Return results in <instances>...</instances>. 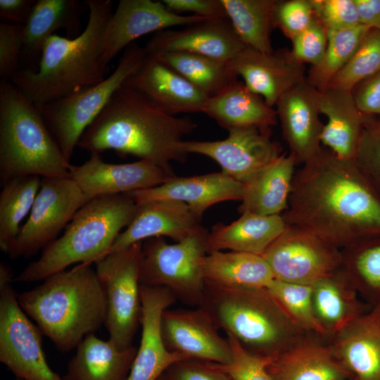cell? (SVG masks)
<instances>
[{
    "mask_svg": "<svg viewBox=\"0 0 380 380\" xmlns=\"http://www.w3.org/2000/svg\"><path fill=\"white\" fill-rule=\"evenodd\" d=\"M296 165L291 154L282 153L243 184L239 213L282 215L289 207Z\"/></svg>",
    "mask_w": 380,
    "mask_h": 380,
    "instance_id": "1f68e13d",
    "label": "cell"
},
{
    "mask_svg": "<svg viewBox=\"0 0 380 380\" xmlns=\"http://www.w3.org/2000/svg\"><path fill=\"white\" fill-rule=\"evenodd\" d=\"M123 84L142 93L174 115L203 113L208 99L182 75L147 51L140 65Z\"/></svg>",
    "mask_w": 380,
    "mask_h": 380,
    "instance_id": "7402d4cb",
    "label": "cell"
},
{
    "mask_svg": "<svg viewBox=\"0 0 380 380\" xmlns=\"http://www.w3.org/2000/svg\"><path fill=\"white\" fill-rule=\"evenodd\" d=\"M209 232L201 226L186 239L170 243L163 237L142 242L141 284L168 289L193 307L202 305L205 290L204 262Z\"/></svg>",
    "mask_w": 380,
    "mask_h": 380,
    "instance_id": "ba28073f",
    "label": "cell"
},
{
    "mask_svg": "<svg viewBox=\"0 0 380 380\" xmlns=\"http://www.w3.org/2000/svg\"><path fill=\"white\" fill-rule=\"evenodd\" d=\"M282 215L241 213L228 224H217L208 233V252L231 251L262 254L287 227Z\"/></svg>",
    "mask_w": 380,
    "mask_h": 380,
    "instance_id": "f546056e",
    "label": "cell"
},
{
    "mask_svg": "<svg viewBox=\"0 0 380 380\" xmlns=\"http://www.w3.org/2000/svg\"><path fill=\"white\" fill-rule=\"evenodd\" d=\"M358 296L341 268L312 285L315 313L329 341L372 308Z\"/></svg>",
    "mask_w": 380,
    "mask_h": 380,
    "instance_id": "f1b7e54d",
    "label": "cell"
},
{
    "mask_svg": "<svg viewBox=\"0 0 380 380\" xmlns=\"http://www.w3.org/2000/svg\"><path fill=\"white\" fill-rule=\"evenodd\" d=\"M341 268L367 303L380 305V236L342 250Z\"/></svg>",
    "mask_w": 380,
    "mask_h": 380,
    "instance_id": "8d00e7d4",
    "label": "cell"
},
{
    "mask_svg": "<svg viewBox=\"0 0 380 380\" xmlns=\"http://www.w3.org/2000/svg\"><path fill=\"white\" fill-rule=\"evenodd\" d=\"M149 53L184 51L229 63L247 48L227 18L204 20L182 29L153 34L144 47Z\"/></svg>",
    "mask_w": 380,
    "mask_h": 380,
    "instance_id": "d6986e66",
    "label": "cell"
},
{
    "mask_svg": "<svg viewBox=\"0 0 380 380\" xmlns=\"http://www.w3.org/2000/svg\"><path fill=\"white\" fill-rule=\"evenodd\" d=\"M320 114L327 118L321 144L337 157L354 160L366 115L357 108L350 91L327 88L318 91Z\"/></svg>",
    "mask_w": 380,
    "mask_h": 380,
    "instance_id": "4316f807",
    "label": "cell"
},
{
    "mask_svg": "<svg viewBox=\"0 0 380 380\" xmlns=\"http://www.w3.org/2000/svg\"><path fill=\"white\" fill-rule=\"evenodd\" d=\"M243 185L222 172L191 177H173L157 186L129 194L137 204L158 200H170L186 204L203 216L210 207L224 201H239Z\"/></svg>",
    "mask_w": 380,
    "mask_h": 380,
    "instance_id": "cb8c5ba5",
    "label": "cell"
},
{
    "mask_svg": "<svg viewBox=\"0 0 380 380\" xmlns=\"http://www.w3.org/2000/svg\"><path fill=\"white\" fill-rule=\"evenodd\" d=\"M275 279L305 285L338 270L342 250L305 229L288 224L262 255Z\"/></svg>",
    "mask_w": 380,
    "mask_h": 380,
    "instance_id": "4fadbf2b",
    "label": "cell"
},
{
    "mask_svg": "<svg viewBox=\"0 0 380 380\" xmlns=\"http://www.w3.org/2000/svg\"><path fill=\"white\" fill-rule=\"evenodd\" d=\"M380 71V30L370 28L360 46L330 82L329 87L350 91Z\"/></svg>",
    "mask_w": 380,
    "mask_h": 380,
    "instance_id": "60d3db41",
    "label": "cell"
},
{
    "mask_svg": "<svg viewBox=\"0 0 380 380\" xmlns=\"http://www.w3.org/2000/svg\"><path fill=\"white\" fill-rule=\"evenodd\" d=\"M163 377L164 380H232L220 365L196 360L177 362Z\"/></svg>",
    "mask_w": 380,
    "mask_h": 380,
    "instance_id": "c3c4849f",
    "label": "cell"
},
{
    "mask_svg": "<svg viewBox=\"0 0 380 380\" xmlns=\"http://www.w3.org/2000/svg\"><path fill=\"white\" fill-rule=\"evenodd\" d=\"M84 5L77 0L36 1L24 25L23 49L32 56L41 55L46 40L61 29L68 38L77 37Z\"/></svg>",
    "mask_w": 380,
    "mask_h": 380,
    "instance_id": "836d02e7",
    "label": "cell"
},
{
    "mask_svg": "<svg viewBox=\"0 0 380 380\" xmlns=\"http://www.w3.org/2000/svg\"><path fill=\"white\" fill-rule=\"evenodd\" d=\"M291 52L296 60L302 64L317 65L322 59L327 46L325 29L315 18L309 27L292 40Z\"/></svg>",
    "mask_w": 380,
    "mask_h": 380,
    "instance_id": "bcb514c9",
    "label": "cell"
},
{
    "mask_svg": "<svg viewBox=\"0 0 380 380\" xmlns=\"http://www.w3.org/2000/svg\"><path fill=\"white\" fill-rule=\"evenodd\" d=\"M315 18L312 0L275 1L273 27H278L290 40L307 29Z\"/></svg>",
    "mask_w": 380,
    "mask_h": 380,
    "instance_id": "7bdbcfd3",
    "label": "cell"
},
{
    "mask_svg": "<svg viewBox=\"0 0 380 380\" xmlns=\"http://www.w3.org/2000/svg\"><path fill=\"white\" fill-rule=\"evenodd\" d=\"M329 343L351 380H380V305L372 306Z\"/></svg>",
    "mask_w": 380,
    "mask_h": 380,
    "instance_id": "d4e9b609",
    "label": "cell"
},
{
    "mask_svg": "<svg viewBox=\"0 0 380 380\" xmlns=\"http://www.w3.org/2000/svg\"><path fill=\"white\" fill-rule=\"evenodd\" d=\"M63 380H65L64 378H63Z\"/></svg>",
    "mask_w": 380,
    "mask_h": 380,
    "instance_id": "680465c9",
    "label": "cell"
},
{
    "mask_svg": "<svg viewBox=\"0 0 380 380\" xmlns=\"http://www.w3.org/2000/svg\"><path fill=\"white\" fill-rule=\"evenodd\" d=\"M291 322L304 334L329 338L314 310L312 285L274 279L267 288Z\"/></svg>",
    "mask_w": 380,
    "mask_h": 380,
    "instance_id": "ab89813d",
    "label": "cell"
},
{
    "mask_svg": "<svg viewBox=\"0 0 380 380\" xmlns=\"http://www.w3.org/2000/svg\"><path fill=\"white\" fill-rule=\"evenodd\" d=\"M63 154L39 108L11 80L0 82V180L70 177Z\"/></svg>",
    "mask_w": 380,
    "mask_h": 380,
    "instance_id": "52a82bcc",
    "label": "cell"
},
{
    "mask_svg": "<svg viewBox=\"0 0 380 380\" xmlns=\"http://www.w3.org/2000/svg\"><path fill=\"white\" fill-rule=\"evenodd\" d=\"M203 113L227 131L249 127L271 128L278 119L273 107L238 80L208 97Z\"/></svg>",
    "mask_w": 380,
    "mask_h": 380,
    "instance_id": "83f0119b",
    "label": "cell"
},
{
    "mask_svg": "<svg viewBox=\"0 0 380 380\" xmlns=\"http://www.w3.org/2000/svg\"><path fill=\"white\" fill-rule=\"evenodd\" d=\"M135 346L120 349L110 340L94 334L87 336L70 360L65 380H127L135 355Z\"/></svg>",
    "mask_w": 380,
    "mask_h": 380,
    "instance_id": "4dcf8cb0",
    "label": "cell"
},
{
    "mask_svg": "<svg viewBox=\"0 0 380 380\" xmlns=\"http://www.w3.org/2000/svg\"><path fill=\"white\" fill-rule=\"evenodd\" d=\"M175 176L174 172L147 160L108 163L96 153H91L82 165H72L70 169V177L89 199L153 188Z\"/></svg>",
    "mask_w": 380,
    "mask_h": 380,
    "instance_id": "e0dca14e",
    "label": "cell"
},
{
    "mask_svg": "<svg viewBox=\"0 0 380 380\" xmlns=\"http://www.w3.org/2000/svg\"><path fill=\"white\" fill-rule=\"evenodd\" d=\"M152 55L182 75L208 97L217 94L238 77L227 63L203 55L184 51L163 52Z\"/></svg>",
    "mask_w": 380,
    "mask_h": 380,
    "instance_id": "d590c367",
    "label": "cell"
},
{
    "mask_svg": "<svg viewBox=\"0 0 380 380\" xmlns=\"http://www.w3.org/2000/svg\"><path fill=\"white\" fill-rule=\"evenodd\" d=\"M13 273L0 270V361L18 379L63 380L46 362L43 334L20 307L11 286Z\"/></svg>",
    "mask_w": 380,
    "mask_h": 380,
    "instance_id": "8fae6325",
    "label": "cell"
},
{
    "mask_svg": "<svg viewBox=\"0 0 380 380\" xmlns=\"http://www.w3.org/2000/svg\"><path fill=\"white\" fill-rule=\"evenodd\" d=\"M354 161L380 192V120L377 116L366 115Z\"/></svg>",
    "mask_w": 380,
    "mask_h": 380,
    "instance_id": "b9f144b4",
    "label": "cell"
},
{
    "mask_svg": "<svg viewBox=\"0 0 380 380\" xmlns=\"http://www.w3.org/2000/svg\"><path fill=\"white\" fill-rule=\"evenodd\" d=\"M204 277L207 284L232 289H267L275 279L262 255L231 251L208 252Z\"/></svg>",
    "mask_w": 380,
    "mask_h": 380,
    "instance_id": "d6a6232c",
    "label": "cell"
},
{
    "mask_svg": "<svg viewBox=\"0 0 380 380\" xmlns=\"http://www.w3.org/2000/svg\"><path fill=\"white\" fill-rule=\"evenodd\" d=\"M371 27L361 24L346 30L328 32L327 46L322 61L310 67L306 80L319 91L326 89L353 57Z\"/></svg>",
    "mask_w": 380,
    "mask_h": 380,
    "instance_id": "f35d334b",
    "label": "cell"
},
{
    "mask_svg": "<svg viewBox=\"0 0 380 380\" xmlns=\"http://www.w3.org/2000/svg\"><path fill=\"white\" fill-rule=\"evenodd\" d=\"M23 25L0 24V77L11 80L18 69L20 53L24 47Z\"/></svg>",
    "mask_w": 380,
    "mask_h": 380,
    "instance_id": "7dc6e473",
    "label": "cell"
},
{
    "mask_svg": "<svg viewBox=\"0 0 380 380\" xmlns=\"http://www.w3.org/2000/svg\"><path fill=\"white\" fill-rule=\"evenodd\" d=\"M318 90L307 80L287 91L277 101L282 135L297 164H304L322 149L324 124L319 119Z\"/></svg>",
    "mask_w": 380,
    "mask_h": 380,
    "instance_id": "ffe728a7",
    "label": "cell"
},
{
    "mask_svg": "<svg viewBox=\"0 0 380 380\" xmlns=\"http://www.w3.org/2000/svg\"><path fill=\"white\" fill-rule=\"evenodd\" d=\"M142 242L109 253L95 262L106 303L110 340L120 349L132 346L141 319L139 269Z\"/></svg>",
    "mask_w": 380,
    "mask_h": 380,
    "instance_id": "30bf717a",
    "label": "cell"
},
{
    "mask_svg": "<svg viewBox=\"0 0 380 380\" xmlns=\"http://www.w3.org/2000/svg\"><path fill=\"white\" fill-rule=\"evenodd\" d=\"M267 369L272 380H351L330 343L307 335L270 360Z\"/></svg>",
    "mask_w": 380,
    "mask_h": 380,
    "instance_id": "484cf974",
    "label": "cell"
},
{
    "mask_svg": "<svg viewBox=\"0 0 380 380\" xmlns=\"http://www.w3.org/2000/svg\"><path fill=\"white\" fill-rule=\"evenodd\" d=\"M162 2L168 10L177 14L189 12L207 20L228 19L221 0H163Z\"/></svg>",
    "mask_w": 380,
    "mask_h": 380,
    "instance_id": "f907efd6",
    "label": "cell"
},
{
    "mask_svg": "<svg viewBox=\"0 0 380 380\" xmlns=\"http://www.w3.org/2000/svg\"><path fill=\"white\" fill-rule=\"evenodd\" d=\"M220 329L245 349L270 360L307 334L289 318L267 289L224 288L205 283L201 306Z\"/></svg>",
    "mask_w": 380,
    "mask_h": 380,
    "instance_id": "8992f818",
    "label": "cell"
},
{
    "mask_svg": "<svg viewBox=\"0 0 380 380\" xmlns=\"http://www.w3.org/2000/svg\"><path fill=\"white\" fill-rule=\"evenodd\" d=\"M137 208L129 194L89 200L77 210L63 235L46 246L14 281H43L73 264L95 263L108 254L116 238L131 222Z\"/></svg>",
    "mask_w": 380,
    "mask_h": 380,
    "instance_id": "5b68a950",
    "label": "cell"
},
{
    "mask_svg": "<svg viewBox=\"0 0 380 380\" xmlns=\"http://www.w3.org/2000/svg\"><path fill=\"white\" fill-rule=\"evenodd\" d=\"M228 132L222 140H184L182 148L187 154L213 159L222 173L243 185L282 154L280 145L271 139L270 128L249 127Z\"/></svg>",
    "mask_w": 380,
    "mask_h": 380,
    "instance_id": "5bb4252c",
    "label": "cell"
},
{
    "mask_svg": "<svg viewBox=\"0 0 380 380\" xmlns=\"http://www.w3.org/2000/svg\"><path fill=\"white\" fill-rule=\"evenodd\" d=\"M219 330L202 307L168 308L161 318V333L167 348L185 360L229 364L231 346Z\"/></svg>",
    "mask_w": 380,
    "mask_h": 380,
    "instance_id": "2e32d148",
    "label": "cell"
},
{
    "mask_svg": "<svg viewBox=\"0 0 380 380\" xmlns=\"http://www.w3.org/2000/svg\"><path fill=\"white\" fill-rule=\"evenodd\" d=\"M35 1L33 0H0V16L15 24L24 25L29 18Z\"/></svg>",
    "mask_w": 380,
    "mask_h": 380,
    "instance_id": "816d5d0a",
    "label": "cell"
},
{
    "mask_svg": "<svg viewBox=\"0 0 380 380\" xmlns=\"http://www.w3.org/2000/svg\"><path fill=\"white\" fill-rule=\"evenodd\" d=\"M360 111L367 116L380 115V71L363 80L351 90Z\"/></svg>",
    "mask_w": 380,
    "mask_h": 380,
    "instance_id": "681fc988",
    "label": "cell"
},
{
    "mask_svg": "<svg viewBox=\"0 0 380 380\" xmlns=\"http://www.w3.org/2000/svg\"><path fill=\"white\" fill-rule=\"evenodd\" d=\"M360 24L377 28L380 25V0H354Z\"/></svg>",
    "mask_w": 380,
    "mask_h": 380,
    "instance_id": "f5cc1de1",
    "label": "cell"
},
{
    "mask_svg": "<svg viewBox=\"0 0 380 380\" xmlns=\"http://www.w3.org/2000/svg\"><path fill=\"white\" fill-rule=\"evenodd\" d=\"M226 338L232 349V361L220 365L232 380H272L267 369L270 360L249 352L233 336Z\"/></svg>",
    "mask_w": 380,
    "mask_h": 380,
    "instance_id": "ee69618b",
    "label": "cell"
},
{
    "mask_svg": "<svg viewBox=\"0 0 380 380\" xmlns=\"http://www.w3.org/2000/svg\"><path fill=\"white\" fill-rule=\"evenodd\" d=\"M379 118V119L380 120V115L379 116H377Z\"/></svg>",
    "mask_w": 380,
    "mask_h": 380,
    "instance_id": "6f0895ef",
    "label": "cell"
},
{
    "mask_svg": "<svg viewBox=\"0 0 380 380\" xmlns=\"http://www.w3.org/2000/svg\"><path fill=\"white\" fill-rule=\"evenodd\" d=\"M18 300L43 335L63 353L76 348L105 323V298L91 264L55 273L18 294Z\"/></svg>",
    "mask_w": 380,
    "mask_h": 380,
    "instance_id": "277c9868",
    "label": "cell"
},
{
    "mask_svg": "<svg viewBox=\"0 0 380 380\" xmlns=\"http://www.w3.org/2000/svg\"><path fill=\"white\" fill-rule=\"evenodd\" d=\"M376 29L380 30V25L378 26V27Z\"/></svg>",
    "mask_w": 380,
    "mask_h": 380,
    "instance_id": "11a10c76",
    "label": "cell"
},
{
    "mask_svg": "<svg viewBox=\"0 0 380 380\" xmlns=\"http://www.w3.org/2000/svg\"><path fill=\"white\" fill-rule=\"evenodd\" d=\"M141 334L127 380H158L177 362L185 360L170 352L161 333L164 311L176 298L167 288L141 284Z\"/></svg>",
    "mask_w": 380,
    "mask_h": 380,
    "instance_id": "ac0fdd59",
    "label": "cell"
},
{
    "mask_svg": "<svg viewBox=\"0 0 380 380\" xmlns=\"http://www.w3.org/2000/svg\"><path fill=\"white\" fill-rule=\"evenodd\" d=\"M197 127L189 117L168 113L142 93L122 85L82 135L77 146L91 153L114 151L174 172L170 163H184V138Z\"/></svg>",
    "mask_w": 380,
    "mask_h": 380,
    "instance_id": "7a4b0ae2",
    "label": "cell"
},
{
    "mask_svg": "<svg viewBox=\"0 0 380 380\" xmlns=\"http://www.w3.org/2000/svg\"><path fill=\"white\" fill-rule=\"evenodd\" d=\"M158 380H164L163 376Z\"/></svg>",
    "mask_w": 380,
    "mask_h": 380,
    "instance_id": "db71d44e",
    "label": "cell"
},
{
    "mask_svg": "<svg viewBox=\"0 0 380 380\" xmlns=\"http://www.w3.org/2000/svg\"><path fill=\"white\" fill-rule=\"evenodd\" d=\"M204 20L207 19L173 13L162 1L120 0L101 34L100 64L107 70L108 63L114 57L144 35L174 26H187Z\"/></svg>",
    "mask_w": 380,
    "mask_h": 380,
    "instance_id": "9a60e30c",
    "label": "cell"
},
{
    "mask_svg": "<svg viewBox=\"0 0 380 380\" xmlns=\"http://www.w3.org/2000/svg\"><path fill=\"white\" fill-rule=\"evenodd\" d=\"M315 17L326 32L360 25L354 0H312Z\"/></svg>",
    "mask_w": 380,
    "mask_h": 380,
    "instance_id": "f6af8a7d",
    "label": "cell"
},
{
    "mask_svg": "<svg viewBox=\"0 0 380 380\" xmlns=\"http://www.w3.org/2000/svg\"><path fill=\"white\" fill-rule=\"evenodd\" d=\"M17 380H23V379H18V378H17Z\"/></svg>",
    "mask_w": 380,
    "mask_h": 380,
    "instance_id": "9f6ffc18",
    "label": "cell"
},
{
    "mask_svg": "<svg viewBox=\"0 0 380 380\" xmlns=\"http://www.w3.org/2000/svg\"><path fill=\"white\" fill-rule=\"evenodd\" d=\"M146 55L145 48L134 42L123 51L115 69L102 82L38 108L68 162L83 133Z\"/></svg>",
    "mask_w": 380,
    "mask_h": 380,
    "instance_id": "9c48e42d",
    "label": "cell"
},
{
    "mask_svg": "<svg viewBox=\"0 0 380 380\" xmlns=\"http://www.w3.org/2000/svg\"><path fill=\"white\" fill-rule=\"evenodd\" d=\"M89 200L70 177L42 178L28 218L7 254L16 259L44 250Z\"/></svg>",
    "mask_w": 380,
    "mask_h": 380,
    "instance_id": "7c38bea8",
    "label": "cell"
},
{
    "mask_svg": "<svg viewBox=\"0 0 380 380\" xmlns=\"http://www.w3.org/2000/svg\"><path fill=\"white\" fill-rule=\"evenodd\" d=\"M88 22L75 38L53 34L45 42L39 68L19 70L11 81L37 108L102 82L99 62L104 27L113 13L110 0H86Z\"/></svg>",
    "mask_w": 380,
    "mask_h": 380,
    "instance_id": "3957f363",
    "label": "cell"
},
{
    "mask_svg": "<svg viewBox=\"0 0 380 380\" xmlns=\"http://www.w3.org/2000/svg\"><path fill=\"white\" fill-rule=\"evenodd\" d=\"M42 177L23 176L3 184L0 193V248L7 253L23 219L30 214L41 186Z\"/></svg>",
    "mask_w": 380,
    "mask_h": 380,
    "instance_id": "74e56055",
    "label": "cell"
},
{
    "mask_svg": "<svg viewBox=\"0 0 380 380\" xmlns=\"http://www.w3.org/2000/svg\"><path fill=\"white\" fill-rule=\"evenodd\" d=\"M228 20L248 48L262 53L273 49L270 32L276 0H221Z\"/></svg>",
    "mask_w": 380,
    "mask_h": 380,
    "instance_id": "e575fe53",
    "label": "cell"
},
{
    "mask_svg": "<svg viewBox=\"0 0 380 380\" xmlns=\"http://www.w3.org/2000/svg\"><path fill=\"white\" fill-rule=\"evenodd\" d=\"M282 216L343 250L380 236V192L354 160L322 148L296 171Z\"/></svg>",
    "mask_w": 380,
    "mask_h": 380,
    "instance_id": "6da1fadb",
    "label": "cell"
},
{
    "mask_svg": "<svg viewBox=\"0 0 380 380\" xmlns=\"http://www.w3.org/2000/svg\"><path fill=\"white\" fill-rule=\"evenodd\" d=\"M201 218L182 202L158 200L137 204L133 219L108 254L151 238L168 237L180 241L201 226Z\"/></svg>",
    "mask_w": 380,
    "mask_h": 380,
    "instance_id": "603a6c76",
    "label": "cell"
},
{
    "mask_svg": "<svg viewBox=\"0 0 380 380\" xmlns=\"http://www.w3.org/2000/svg\"><path fill=\"white\" fill-rule=\"evenodd\" d=\"M228 65L242 77L248 88L272 107L287 91L306 79L305 65L286 49L262 53L247 47Z\"/></svg>",
    "mask_w": 380,
    "mask_h": 380,
    "instance_id": "44dd1931",
    "label": "cell"
}]
</instances>
